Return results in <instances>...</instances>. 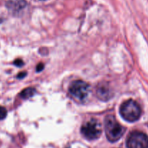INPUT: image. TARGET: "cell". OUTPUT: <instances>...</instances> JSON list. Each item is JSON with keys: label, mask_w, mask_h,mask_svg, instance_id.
<instances>
[{"label": "cell", "mask_w": 148, "mask_h": 148, "mask_svg": "<svg viewBox=\"0 0 148 148\" xmlns=\"http://www.w3.org/2000/svg\"><path fill=\"white\" fill-rule=\"evenodd\" d=\"M96 94L98 98L102 101H107L111 98L113 92L106 82H102L97 86Z\"/></svg>", "instance_id": "6"}, {"label": "cell", "mask_w": 148, "mask_h": 148, "mask_svg": "<svg viewBox=\"0 0 148 148\" xmlns=\"http://www.w3.org/2000/svg\"><path fill=\"white\" fill-rule=\"evenodd\" d=\"M14 65L17 67H21L23 65V62L21 59H17L14 61Z\"/></svg>", "instance_id": "11"}, {"label": "cell", "mask_w": 148, "mask_h": 148, "mask_svg": "<svg viewBox=\"0 0 148 148\" xmlns=\"http://www.w3.org/2000/svg\"><path fill=\"white\" fill-rule=\"evenodd\" d=\"M141 113V107L133 100L124 102L120 107V114L123 118L129 122H134L138 120Z\"/></svg>", "instance_id": "2"}, {"label": "cell", "mask_w": 148, "mask_h": 148, "mask_svg": "<svg viewBox=\"0 0 148 148\" xmlns=\"http://www.w3.org/2000/svg\"><path fill=\"white\" fill-rule=\"evenodd\" d=\"M43 67H44V65H43V63H39L38 65L37 66V71L38 72V71H41L42 70H43Z\"/></svg>", "instance_id": "12"}, {"label": "cell", "mask_w": 148, "mask_h": 148, "mask_svg": "<svg viewBox=\"0 0 148 148\" xmlns=\"http://www.w3.org/2000/svg\"><path fill=\"white\" fill-rule=\"evenodd\" d=\"M125 130V128L117 121L114 115L106 116L105 119V132L108 141L115 142L119 140L124 135Z\"/></svg>", "instance_id": "1"}, {"label": "cell", "mask_w": 148, "mask_h": 148, "mask_svg": "<svg viewBox=\"0 0 148 148\" xmlns=\"http://www.w3.org/2000/svg\"><path fill=\"white\" fill-rule=\"evenodd\" d=\"M7 109L4 107L2 106H0V120H3V119L7 117Z\"/></svg>", "instance_id": "9"}, {"label": "cell", "mask_w": 148, "mask_h": 148, "mask_svg": "<svg viewBox=\"0 0 148 148\" xmlns=\"http://www.w3.org/2000/svg\"><path fill=\"white\" fill-rule=\"evenodd\" d=\"M82 135L89 140H94L100 137L102 133V126L97 119H90L81 128Z\"/></svg>", "instance_id": "3"}, {"label": "cell", "mask_w": 148, "mask_h": 148, "mask_svg": "<svg viewBox=\"0 0 148 148\" xmlns=\"http://www.w3.org/2000/svg\"><path fill=\"white\" fill-rule=\"evenodd\" d=\"M90 85L88 83L81 80L72 83L69 89V93L77 99L83 100L88 97L90 93Z\"/></svg>", "instance_id": "4"}, {"label": "cell", "mask_w": 148, "mask_h": 148, "mask_svg": "<svg viewBox=\"0 0 148 148\" xmlns=\"http://www.w3.org/2000/svg\"><path fill=\"white\" fill-rule=\"evenodd\" d=\"M127 148H148V136L140 131L130 133L127 141Z\"/></svg>", "instance_id": "5"}, {"label": "cell", "mask_w": 148, "mask_h": 148, "mask_svg": "<svg viewBox=\"0 0 148 148\" xmlns=\"http://www.w3.org/2000/svg\"><path fill=\"white\" fill-rule=\"evenodd\" d=\"M26 6V0H8L6 2V7L13 15L20 12L25 8Z\"/></svg>", "instance_id": "7"}, {"label": "cell", "mask_w": 148, "mask_h": 148, "mask_svg": "<svg viewBox=\"0 0 148 148\" xmlns=\"http://www.w3.org/2000/svg\"><path fill=\"white\" fill-rule=\"evenodd\" d=\"M26 75V73L25 72H23V73H20L17 75V78H20V79H21V78H24L25 76Z\"/></svg>", "instance_id": "13"}, {"label": "cell", "mask_w": 148, "mask_h": 148, "mask_svg": "<svg viewBox=\"0 0 148 148\" xmlns=\"http://www.w3.org/2000/svg\"><path fill=\"white\" fill-rule=\"evenodd\" d=\"M36 93V90L33 88H31V87H29V88L25 89L24 90L21 91L20 93V97L23 99H28L30 97H33V95Z\"/></svg>", "instance_id": "8"}, {"label": "cell", "mask_w": 148, "mask_h": 148, "mask_svg": "<svg viewBox=\"0 0 148 148\" xmlns=\"http://www.w3.org/2000/svg\"><path fill=\"white\" fill-rule=\"evenodd\" d=\"M67 148H88V147H86L85 146L82 145V144L74 143V144H72V145H69Z\"/></svg>", "instance_id": "10"}]
</instances>
